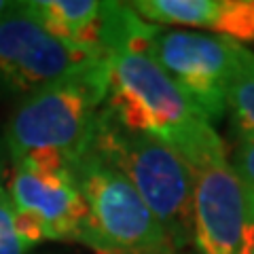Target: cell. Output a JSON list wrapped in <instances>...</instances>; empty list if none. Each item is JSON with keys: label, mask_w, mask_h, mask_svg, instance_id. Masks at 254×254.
I'll use <instances>...</instances> for the list:
<instances>
[{"label": "cell", "mask_w": 254, "mask_h": 254, "mask_svg": "<svg viewBox=\"0 0 254 254\" xmlns=\"http://www.w3.org/2000/svg\"><path fill=\"white\" fill-rule=\"evenodd\" d=\"M108 51V91L104 108L123 127L153 136L182 157L190 172L227 157L216 129L193 108L174 81L146 51L153 23Z\"/></svg>", "instance_id": "cell-1"}, {"label": "cell", "mask_w": 254, "mask_h": 254, "mask_svg": "<svg viewBox=\"0 0 254 254\" xmlns=\"http://www.w3.org/2000/svg\"><path fill=\"white\" fill-rule=\"evenodd\" d=\"M106 91L108 60L23 95L2 136L9 157L53 153L72 165L89 146Z\"/></svg>", "instance_id": "cell-2"}, {"label": "cell", "mask_w": 254, "mask_h": 254, "mask_svg": "<svg viewBox=\"0 0 254 254\" xmlns=\"http://www.w3.org/2000/svg\"><path fill=\"white\" fill-rule=\"evenodd\" d=\"M89 150L121 170L165 229L174 250L193 242L195 178L182 157L161 140L123 127L102 108Z\"/></svg>", "instance_id": "cell-3"}, {"label": "cell", "mask_w": 254, "mask_h": 254, "mask_svg": "<svg viewBox=\"0 0 254 254\" xmlns=\"http://www.w3.org/2000/svg\"><path fill=\"white\" fill-rule=\"evenodd\" d=\"M72 176L87 210L78 244L95 254L176 252L161 222L113 163L87 148L72 163Z\"/></svg>", "instance_id": "cell-4"}, {"label": "cell", "mask_w": 254, "mask_h": 254, "mask_svg": "<svg viewBox=\"0 0 254 254\" xmlns=\"http://www.w3.org/2000/svg\"><path fill=\"white\" fill-rule=\"evenodd\" d=\"M235 43L176 28H150L146 51L208 123L227 113Z\"/></svg>", "instance_id": "cell-5"}, {"label": "cell", "mask_w": 254, "mask_h": 254, "mask_svg": "<svg viewBox=\"0 0 254 254\" xmlns=\"http://www.w3.org/2000/svg\"><path fill=\"white\" fill-rule=\"evenodd\" d=\"M106 62L55 38L30 0L9 2L0 15V87L28 95L62 76L81 72Z\"/></svg>", "instance_id": "cell-6"}, {"label": "cell", "mask_w": 254, "mask_h": 254, "mask_svg": "<svg viewBox=\"0 0 254 254\" xmlns=\"http://www.w3.org/2000/svg\"><path fill=\"white\" fill-rule=\"evenodd\" d=\"M6 197L15 214L30 218L43 240L81 242L85 201L72 176V165L53 153L11 159Z\"/></svg>", "instance_id": "cell-7"}, {"label": "cell", "mask_w": 254, "mask_h": 254, "mask_svg": "<svg viewBox=\"0 0 254 254\" xmlns=\"http://www.w3.org/2000/svg\"><path fill=\"white\" fill-rule=\"evenodd\" d=\"M193 244L199 254H254L244 182L227 157L193 170Z\"/></svg>", "instance_id": "cell-8"}, {"label": "cell", "mask_w": 254, "mask_h": 254, "mask_svg": "<svg viewBox=\"0 0 254 254\" xmlns=\"http://www.w3.org/2000/svg\"><path fill=\"white\" fill-rule=\"evenodd\" d=\"M133 13L155 26H190L237 45L254 43V0H138Z\"/></svg>", "instance_id": "cell-9"}, {"label": "cell", "mask_w": 254, "mask_h": 254, "mask_svg": "<svg viewBox=\"0 0 254 254\" xmlns=\"http://www.w3.org/2000/svg\"><path fill=\"white\" fill-rule=\"evenodd\" d=\"M32 11L55 38L108 60L102 49L106 2L98 0H30Z\"/></svg>", "instance_id": "cell-10"}, {"label": "cell", "mask_w": 254, "mask_h": 254, "mask_svg": "<svg viewBox=\"0 0 254 254\" xmlns=\"http://www.w3.org/2000/svg\"><path fill=\"white\" fill-rule=\"evenodd\" d=\"M227 110L235 131L254 133V53L235 43L233 70L227 91Z\"/></svg>", "instance_id": "cell-11"}, {"label": "cell", "mask_w": 254, "mask_h": 254, "mask_svg": "<svg viewBox=\"0 0 254 254\" xmlns=\"http://www.w3.org/2000/svg\"><path fill=\"white\" fill-rule=\"evenodd\" d=\"M30 246L15 229V212L9 197H0V254H28Z\"/></svg>", "instance_id": "cell-12"}, {"label": "cell", "mask_w": 254, "mask_h": 254, "mask_svg": "<svg viewBox=\"0 0 254 254\" xmlns=\"http://www.w3.org/2000/svg\"><path fill=\"white\" fill-rule=\"evenodd\" d=\"M231 165L244 185L254 189V133L237 131Z\"/></svg>", "instance_id": "cell-13"}, {"label": "cell", "mask_w": 254, "mask_h": 254, "mask_svg": "<svg viewBox=\"0 0 254 254\" xmlns=\"http://www.w3.org/2000/svg\"><path fill=\"white\" fill-rule=\"evenodd\" d=\"M11 157H9V148H6L4 138H0V197H4L6 193V170H9Z\"/></svg>", "instance_id": "cell-14"}, {"label": "cell", "mask_w": 254, "mask_h": 254, "mask_svg": "<svg viewBox=\"0 0 254 254\" xmlns=\"http://www.w3.org/2000/svg\"><path fill=\"white\" fill-rule=\"evenodd\" d=\"M246 199H248V208H250V214H252V220H254V189L252 187H246Z\"/></svg>", "instance_id": "cell-15"}, {"label": "cell", "mask_w": 254, "mask_h": 254, "mask_svg": "<svg viewBox=\"0 0 254 254\" xmlns=\"http://www.w3.org/2000/svg\"><path fill=\"white\" fill-rule=\"evenodd\" d=\"M6 6H9V2H4V0H0V15L4 13V9H6Z\"/></svg>", "instance_id": "cell-16"}, {"label": "cell", "mask_w": 254, "mask_h": 254, "mask_svg": "<svg viewBox=\"0 0 254 254\" xmlns=\"http://www.w3.org/2000/svg\"><path fill=\"white\" fill-rule=\"evenodd\" d=\"M168 254H176V252H168Z\"/></svg>", "instance_id": "cell-17"}]
</instances>
